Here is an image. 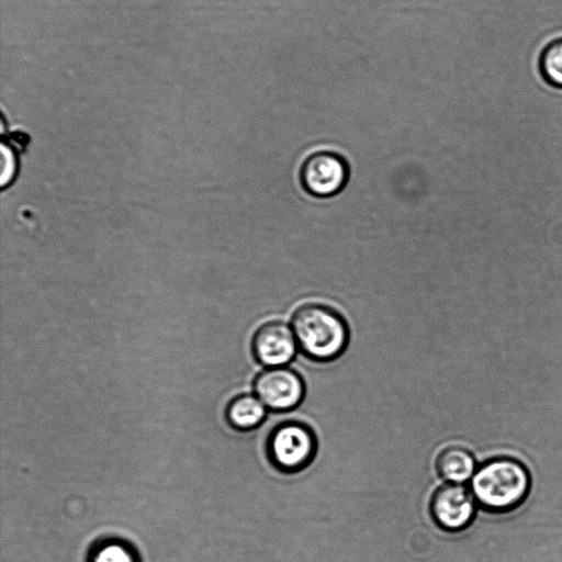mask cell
Here are the masks:
<instances>
[{
	"instance_id": "obj_1",
	"label": "cell",
	"mask_w": 562,
	"mask_h": 562,
	"mask_svg": "<svg viewBox=\"0 0 562 562\" xmlns=\"http://www.w3.org/2000/svg\"><path fill=\"white\" fill-rule=\"evenodd\" d=\"M291 326L299 348L311 360L328 362L347 348L349 329L344 317L334 308L306 303L295 310Z\"/></svg>"
},
{
	"instance_id": "obj_2",
	"label": "cell",
	"mask_w": 562,
	"mask_h": 562,
	"mask_svg": "<svg viewBox=\"0 0 562 562\" xmlns=\"http://www.w3.org/2000/svg\"><path fill=\"white\" fill-rule=\"evenodd\" d=\"M476 503L491 513H507L518 507L530 490V475L518 460L498 457L480 465L470 487Z\"/></svg>"
},
{
	"instance_id": "obj_3",
	"label": "cell",
	"mask_w": 562,
	"mask_h": 562,
	"mask_svg": "<svg viewBox=\"0 0 562 562\" xmlns=\"http://www.w3.org/2000/svg\"><path fill=\"white\" fill-rule=\"evenodd\" d=\"M267 457L274 469L293 474L307 468L317 452L313 429L297 420L278 424L268 435Z\"/></svg>"
},
{
	"instance_id": "obj_4",
	"label": "cell",
	"mask_w": 562,
	"mask_h": 562,
	"mask_svg": "<svg viewBox=\"0 0 562 562\" xmlns=\"http://www.w3.org/2000/svg\"><path fill=\"white\" fill-rule=\"evenodd\" d=\"M349 178L346 160L337 153L319 150L302 164L300 180L311 195L329 198L340 192Z\"/></svg>"
},
{
	"instance_id": "obj_5",
	"label": "cell",
	"mask_w": 562,
	"mask_h": 562,
	"mask_svg": "<svg viewBox=\"0 0 562 562\" xmlns=\"http://www.w3.org/2000/svg\"><path fill=\"white\" fill-rule=\"evenodd\" d=\"M256 396L273 412H288L297 407L305 394L301 375L286 367L267 368L255 379Z\"/></svg>"
},
{
	"instance_id": "obj_6",
	"label": "cell",
	"mask_w": 562,
	"mask_h": 562,
	"mask_svg": "<svg viewBox=\"0 0 562 562\" xmlns=\"http://www.w3.org/2000/svg\"><path fill=\"white\" fill-rule=\"evenodd\" d=\"M476 504L471 490L461 484L447 483L431 495L429 510L438 527L456 532L465 529L472 522Z\"/></svg>"
},
{
	"instance_id": "obj_7",
	"label": "cell",
	"mask_w": 562,
	"mask_h": 562,
	"mask_svg": "<svg viewBox=\"0 0 562 562\" xmlns=\"http://www.w3.org/2000/svg\"><path fill=\"white\" fill-rule=\"evenodd\" d=\"M292 327L280 321H271L257 328L251 340L255 359L267 368L283 367L297 351Z\"/></svg>"
},
{
	"instance_id": "obj_8",
	"label": "cell",
	"mask_w": 562,
	"mask_h": 562,
	"mask_svg": "<svg viewBox=\"0 0 562 562\" xmlns=\"http://www.w3.org/2000/svg\"><path fill=\"white\" fill-rule=\"evenodd\" d=\"M436 469L447 483L462 484L475 473V459L465 448L449 446L443 448L436 458Z\"/></svg>"
},
{
	"instance_id": "obj_9",
	"label": "cell",
	"mask_w": 562,
	"mask_h": 562,
	"mask_svg": "<svg viewBox=\"0 0 562 562\" xmlns=\"http://www.w3.org/2000/svg\"><path fill=\"white\" fill-rule=\"evenodd\" d=\"M266 409L267 407L256 395L241 394L229 402L226 418L234 428L249 430L265 420Z\"/></svg>"
},
{
	"instance_id": "obj_10",
	"label": "cell",
	"mask_w": 562,
	"mask_h": 562,
	"mask_svg": "<svg viewBox=\"0 0 562 562\" xmlns=\"http://www.w3.org/2000/svg\"><path fill=\"white\" fill-rule=\"evenodd\" d=\"M538 68L546 83L562 90V37L552 40L542 48Z\"/></svg>"
},
{
	"instance_id": "obj_11",
	"label": "cell",
	"mask_w": 562,
	"mask_h": 562,
	"mask_svg": "<svg viewBox=\"0 0 562 562\" xmlns=\"http://www.w3.org/2000/svg\"><path fill=\"white\" fill-rule=\"evenodd\" d=\"M91 562H137L133 551L120 542H108L92 554Z\"/></svg>"
},
{
	"instance_id": "obj_12",
	"label": "cell",
	"mask_w": 562,
	"mask_h": 562,
	"mask_svg": "<svg viewBox=\"0 0 562 562\" xmlns=\"http://www.w3.org/2000/svg\"><path fill=\"white\" fill-rule=\"evenodd\" d=\"M1 180L2 184H4L8 180L11 179L14 172V157L11 150L7 149L4 146L1 148Z\"/></svg>"
}]
</instances>
